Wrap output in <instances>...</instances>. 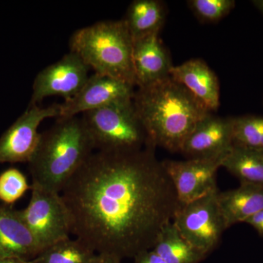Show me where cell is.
<instances>
[{
  "instance_id": "obj_1",
  "label": "cell",
  "mask_w": 263,
  "mask_h": 263,
  "mask_svg": "<svg viewBox=\"0 0 263 263\" xmlns=\"http://www.w3.org/2000/svg\"><path fill=\"white\" fill-rule=\"evenodd\" d=\"M61 193L71 234L97 254L121 260L153 249L180 206L152 147L93 153Z\"/></svg>"
},
{
  "instance_id": "obj_2",
  "label": "cell",
  "mask_w": 263,
  "mask_h": 263,
  "mask_svg": "<svg viewBox=\"0 0 263 263\" xmlns=\"http://www.w3.org/2000/svg\"><path fill=\"white\" fill-rule=\"evenodd\" d=\"M133 103L149 146L162 147L172 152L181 151L189 135L211 113L171 76L147 87L138 88Z\"/></svg>"
},
{
  "instance_id": "obj_26",
  "label": "cell",
  "mask_w": 263,
  "mask_h": 263,
  "mask_svg": "<svg viewBox=\"0 0 263 263\" xmlns=\"http://www.w3.org/2000/svg\"><path fill=\"white\" fill-rule=\"evenodd\" d=\"M96 263H122V260L113 257V256L99 254L98 259Z\"/></svg>"
},
{
  "instance_id": "obj_12",
  "label": "cell",
  "mask_w": 263,
  "mask_h": 263,
  "mask_svg": "<svg viewBox=\"0 0 263 263\" xmlns=\"http://www.w3.org/2000/svg\"><path fill=\"white\" fill-rule=\"evenodd\" d=\"M233 147V118L216 117L211 112L189 135L180 152L188 159L221 158Z\"/></svg>"
},
{
  "instance_id": "obj_27",
  "label": "cell",
  "mask_w": 263,
  "mask_h": 263,
  "mask_svg": "<svg viewBox=\"0 0 263 263\" xmlns=\"http://www.w3.org/2000/svg\"><path fill=\"white\" fill-rule=\"evenodd\" d=\"M0 263H32L31 260L18 258V257H0Z\"/></svg>"
},
{
  "instance_id": "obj_5",
  "label": "cell",
  "mask_w": 263,
  "mask_h": 263,
  "mask_svg": "<svg viewBox=\"0 0 263 263\" xmlns=\"http://www.w3.org/2000/svg\"><path fill=\"white\" fill-rule=\"evenodd\" d=\"M82 119L98 152L124 153L151 147L133 98L86 112Z\"/></svg>"
},
{
  "instance_id": "obj_17",
  "label": "cell",
  "mask_w": 263,
  "mask_h": 263,
  "mask_svg": "<svg viewBox=\"0 0 263 263\" xmlns=\"http://www.w3.org/2000/svg\"><path fill=\"white\" fill-rule=\"evenodd\" d=\"M165 5L159 0H135L123 19L133 41L159 34L165 22Z\"/></svg>"
},
{
  "instance_id": "obj_19",
  "label": "cell",
  "mask_w": 263,
  "mask_h": 263,
  "mask_svg": "<svg viewBox=\"0 0 263 263\" xmlns=\"http://www.w3.org/2000/svg\"><path fill=\"white\" fill-rule=\"evenodd\" d=\"M221 167L239 180L263 187V154L233 146L224 157Z\"/></svg>"
},
{
  "instance_id": "obj_18",
  "label": "cell",
  "mask_w": 263,
  "mask_h": 263,
  "mask_svg": "<svg viewBox=\"0 0 263 263\" xmlns=\"http://www.w3.org/2000/svg\"><path fill=\"white\" fill-rule=\"evenodd\" d=\"M152 249L166 263H199L207 256L190 245L172 221L162 230Z\"/></svg>"
},
{
  "instance_id": "obj_3",
  "label": "cell",
  "mask_w": 263,
  "mask_h": 263,
  "mask_svg": "<svg viewBox=\"0 0 263 263\" xmlns=\"http://www.w3.org/2000/svg\"><path fill=\"white\" fill-rule=\"evenodd\" d=\"M94 149L82 118H59L51 128L41 133L29 161L32 184L61 193Z\"/></svg>"
},
{
  "instance_id": "obj_25",
  "label": "cell",
  "mask_w": 263,
  "mask_h": 263,
  "mask_svg": "<svg viewBox=\"0 0 263 263\" xmlns=\"http://www.w3.org/2000/svg\"><path fill=\"white\" fill-rule=\"evenodd\" d=\"M245 223L250 224L252 228L257 230L259 235L263 237V209L249 218Z\"/></svg>"
},
{
  "instance_id": "obj_16",
  "label": "cell",
  "mask_w": 263,
  "mask_h": 263,
  "mask_svg": "<svg viewBox=\"0 0 263 263\" xmlns=\"http://www.w3.org/2000/svg\"><path fill=\"white\" fill-rule=\"evenodd\" d=\"M218 204L227 229L237 223L245 222L263 209V187L240 183L239 187L217 195Z\"/></svg>"
},
{
  "instance_id": "obj_14",
  "label": "cell",
  "mask_w": 263,
  "mask_h": 263,
  "mask_svg": "<svg viewBox=\"0 0 263 263\" xmlns=\"http://www.w3.org/2000/svg\"><path fill=\"white\" fill-rule=\"evenodd\" d=\"M43 251L21 211L0 206V257L32 260Z\"/></svg>"
},
{
  "instance_id": "obj_13",
  "label": "cell",
  "mask_w": 263,
  "mask_h": 263,
  "mask_svg": "<svg viewBox=\"0 0 263 263\" xmlns=\"http://www.w3.org/2000/svg\"><path fill=\"white\" fill-rule=\"evenodd\" d=\"M133 60L138 88L147 87L167 79L174 67L159 34L134 40Z\"/></svg>"
},
{
  "instance_id": "obj_9",
  "label": "cell",
  "mask_w": 263,
  "mask_h": 263,
  "mask_svg": "<svg viewBox=\"0 0 263 263\" xmlns=\"http://www.w3.org/2000/svg\"><path fill=\"white\" fill-rule=\"evenodd\" d=\"M89 67L73 52L45 67L34 79L29 105L44 99L61 96L69 100L80 91L89 79Z\"/></svg>"
},
{
  "instance_id": "obj_6",
  "label": "cell",
  "mask_w": 263,
  "mask_h": 263,
  "mask_svg": "<svg viewBox=\"0 0 263 263\" xmlns=\"http://www.w3.org/2000/svg\"><path fill=\"white\" fill-rule=\"evenodd\" d=\"M218 193L216 190L193 202L180 204L172 221L181 236L205 255L217 247L227 230Z\"/></svg>"
},
{
  "instance_id": "obj_24",
  "label": "cell",
  "mask_w": 263,
  "mask_h": 263,
  "mask_svg": "<svg viewBox=\"0 0 263 263\" xmlns=\"http://www.w3.org/2000/svg\"><path fill=\"white\" fill-rule=\"evenodd\" d=\"M134 263H166L153 249L144 251L134 257Z\"/></svg>"
},
{
  "instance_id": "obj_8",
  "label": "cell",
  "mask_w": 263,
  "mask_h": 263,
  "mask_svg": "<svg viewBox=\"0 0 263 263\" xmlns=\"http://www.w3.org/2000/svg\"><path fill=\"white\" fill-rule=\"evenodd\" d=\"M60 104L29 105L0 138V163L29 162L37 148L40 124L48 118L60 117Z\"/></svg>"
},
{
  "instance_id": "obj_23",
  "label": "cell",
  "mask_w": 263,
  "mask_h": 263,
  "mask_svg": "<svg viewBox=\"0 0 263 263\" xmlns=\"http://www.w3.org/2000/svg\"><path fill=\"white\" fill-rule=\"evenodd\" d=\"M31 189L27 178L19 170L10 168L0 174V200L13 204Z\"/></svg>"
},
{
  "instance_id": "obj_10",
  "label": "cell",
  "mask_w": 263,
  "mask_h": 263,
  "mask_svg": "<svg viewBox=\"0 0 263 263\" xmlns=\"http://www.w3.org/2000/svg\"><path fill=\"white\" fill-rule=\"evenodd\" d=\"M224 157L163 161L164 169L172 181L180 204H186L214 190L216 176Z\"/></svg>"
},
{
  "instance_id": "obj_7",
  "label": "cell",
  "mask_w": 263,
  "mask_h": 263,
  "mask_svg": "<svg viewBox=\"0 0 263 263\" xmlns=\"http://www.w3.org/2000/svg\"><path fill=\"white\" fill-rule=\"evenodd\" d=\"M28 206L22 212L24 220L43 250L70 238V214L61 193L32 184Z\"/></svg>"
},
{
  "instance_id": "obj_22",
  "label": "cell",
  "mask_w": 263,
  "mask_h": 263,
  "mask_svg": "<svg viewBox=\"0 0 263 263\" xmlns=\"http://www.w3.org/2000/svg\"><path fill=\"white\" fill-rule=\"evenodd\" d=\"M190 9L201 22L216 23L227 16L234 8L233 0H190Z\"/></svg>"
},
{
  "instance_id": "obj_15",
  "label": "cell",
  "mask_w": 263,
  "mask_h": 263,
  "mask_svg": "<svg viewBox=\"0 0 263 263\" xmlns=\"http://www.w3.org/2000/svg\"><path fill=\"white\" fill-rule=\"evenodd\" d=\"M170 76L184 86L210 112L216 111L220 105V86L215 72L206 62L193 59L174 66Z\"/></svg>"
},
{
  "instance_id": "obj_21",
  "label": "cell",
  "mask_w": 263,
  "mask_h": 263,
  "mask_svg": "<svg viewBox=\"0 0 263 263\" xmlns=\"http://www.w3.org/2000/svg\"><path fill=\"white\" fill-rule=\"evenodd\" d=\"M233 146L263 154V117L233 118Z\"/></svg>"
},
{
  "instance_id": "obj_20",
  "label": "cell",
  "mask_w": 263,
  "mask_h": 263,
  "mask_svg": "<svg viewBox=\"0 0 263 263\" xmlns=\"http://www.w3.org/2000/svg\"><path fill=\"white\" fill-rule=\"evenodd\" d=\"M99 254L81 240H61L45 249L32 263H96Z\"/></svg>"
},
{
  "instance_id": "obj_11",
  "label": "cell",
  "mask_w": 263,
  "mask_h": 263,
  "mask_svg": "<svg viewBox=\"0 0 263 263\" xmlns=\"http://www.w3.org/2000/svg\"><path fill=\"white\" fill-rule=\"evenodd\" d=\"M134 88L124 81L95 73L78 94L60 104L59 118L77 117L119 100L133 98Z\"/></svg>"
},
{
  "instance_id": "obj_28",
  "label": "cell",
  "mask_w": 263,
  "mask_h": 263,
  "mask_svg": "<svg viewBox=\"0 0 263 263\" xmlns=\"http://www.w3.org/2000/svg\"><path fill=\"white\" fill-rule=\"evenodd\" d=\"M254 5L258 8L259 11L263 14V0H257L253 2Z\"/></svg>"
},
{
  "instance_id": "obj_4",
  "label": "cell",
  "mask_w": 263,
  "mask_h": 263,
  "mask_svg": "<svg viewBox=\"0 0 263 263\" xmlns=\"http://www.w3.org/2000/svg\"><path fill=\"white\" fill-rule=\"evenodd\" d=\"M76 53L95 73L136 86L133 40L124 21H103L76 30L70 39Z\"/></svg>"
}]
</instances>
